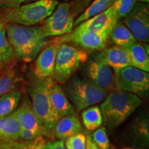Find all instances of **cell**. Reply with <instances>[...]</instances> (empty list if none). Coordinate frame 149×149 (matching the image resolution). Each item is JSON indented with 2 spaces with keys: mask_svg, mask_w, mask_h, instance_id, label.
<instances>
[{
  "mask_svg": "<svg viewBox=\"0 0 149 149\" xmlns=\"http://www.w3.org/2000/svg\"><path fill=\"white\" fill-rule=\"evenodd\" d=\"M6 30L14 55L20 61L31 62L48 44V37L44 35L42 26L9 23Z\"/></svg>",
  "mask_w": 149,
  "mask_h": 149,
  "instance_id": "obj_1",
  "label": "cell"
},
{
  "mask_svg": "<svg viewBox=\"0 0 149 149\" xmlns=\"http://www.w3.org/2000/svg\"><path fill=\"white\" fill-rule=\"evenodd\" d=\"M142 102L139 96L120 90L113 91L100 107L103 122L108 128L113 129L123 124Z\"/></svg>",
  "mask_w": 149,
  "mask_h": 149,
  "instance_id": "obj_2",
  "label": "cell"
},
{
  "mask_svg": "<svg viewBox=\"0 0 149 149\" xmlns=\"http://www.w3.org/2000/svg\"><path fill=\"white\" fill-rule=\"evenodd\" d=\"M51 78H38L34 76L28 86L33 109L45 130L47 137H52L53 135L54 128L59 120L52 107L48 95Z\"/></svg>",
  "mask_w": 149,
  "mask_h": 149,
  "instance_id": "obj_3",
  "label": "cell"
},
{
  "mask_svg": "<svg viewBox=\"0 0 149 149\" xmlns=\"http://www.w3.org/2000/svg\"><path fill=\"white\" fill-rule=\"evenodd\" d=\"M58 4V0H36L27 4L7 8L1 18L8 24L32 26L44 22Z\"/></svg>",
  "mask_w": 149,
  "mask_h": 149,
  "instance_id": "obj_4",
  "label": "cell"
},
{
  "mask_svg": "<svg viewBox=\"0 0 149 149\" xmlns=\"http://www.w3.org/2000/svg\"><path fill=\"white\" fill-rule=\"evenodd\" d=\"M68 100L77 111L103 102L109 91L77 77H71L64 89Z\"/></svg>",
  "mask_w": 149,
  "mask_h": 149,
  "instance_id": "obj_5",
  "label": "cell"
},
{
  "mask_svg": "<svg viewBox=\"0 0 149 149\" xmlns=\"http://www.w3.org/2000/svg\"><path fill=\"white\" fill-rule=\"evenodd\" d=\"M88 53L68 44H61L56 57L53 79L59 84H64L84 64L88 61Z\"/></svg>",
  "mask_w": 149,
  "mask_h": 149,
  "instance_id": "obj_6",
  "label": "cell"
},
{
  "mask_svg": "<svg viewBox=\"0 0 149 149\" xmlns=\"http://www.w3.org/2000/svg\"><path fill=\"white\" fill-rule=\"evenodd\" d=\"M117 90L132 93L136 95H148L149 74L131 66L114 70Z\"/></svg>",
  "mask_w": 149,
  "mask_h": 149,
  "instance_id": "obj_7",
  "label": "cell"
},
{
  "mask_svg": "<svg viewBox=\"0 0 149 149\" xmlns=\"http://www.w3.org/2000/svg\"><path fill=\"white\" fill-rule=\"evenodd\" d=\"M74 15L71 12V3H59L51 15L44 20L42 26L46 37L62 36L70 33L74 27Z\"/></svg>",
  "mask_w": 149,
  "mask_h": 149,
  "instance_id": "obj_8",
  "label": "cell"
},
{
  "mask_svg": "<svg viewBox=\"0 0 149 149\" xmlns=\"http://www.w3.org/2000/svg\"><path fill=\"white\" fill-rule=\"evenodd\" d=\"M108 39L97 33L76 27L70 33L56 38L55 42L59 44L71 42L86 51H101L107 47Z\"/></svg>",
  "mask_w": 149,
  "mask_h": 149,
  "instance_id": "obj_9",
  "label": "cell"
},
{
  "mask_svg": "<svg viewBox=\"0 0 149 149\" xmlns=\"http://www.w3.org/2000/svg\"><path fill=\"white\" fill-rule=\"evenodd\" d=\"M124 24L129 29L136 40L149 42V6L148 3L137 2L124 17Z\"/></svg>",
  "mask_w": 149,
  "mask_h": 149,
  "instance_id": "obj_10",
  "label": "cell"
},
{
  "mask_svg": "<svg viewBox=\"0 0 149 149\" xmlns=\"http://www.w3.org/2000/svg\"><path fill=\"white\" fill-rule=\"evenodd\" d=\"M84 72L88 81L93 84L108 91L117 90L114 70L97 56L88 61Z\"/></svg>",
  "mask_w": 149,
  "mask_h": 149,
  "instance_id": "obj_11",
  "label": "cell"
},
{
  "mask_svg": "<svg viewBox=\"0 0 149 149\" xmlns=\"http://www.w3.org/2000/svg\"><path fill=\"white\" fill-rule=\"evenodd\" d=\"M126 138L132 146L146 148L149 145V116L146 111L135 117L126 130Z\"/></svg>",
  "mask_w": 149,
  "mask_h": 149,
  "instance_id": "obj_12",
  "label": "cell"
},
{
  "mask_svg": "<svg viewBox=\"0 0 149 149\" xmlns=\"http://www.w3.org/2000/svg\"><path fill=\"white\" fill-rule=\"evenodd\" d=\"M119 22L116 10L113 6L85 20L77 26V28L97 33L109 38L112 30Z\"/></svg>",
  "mask_w": 149,
  "mask_h": 149,
  "instance_id": "obj_13",
  "label": "cell"
},
{
  "mask_svg": "<svg viewBox=\"0 0 149 149\" xmlns=\"http://www.w3.org/2000/svg\"><path fill=\"white\" fill-rule=\"evenodd\" d=\"M22 128L29 130L40 137H47L38 117L33 111L29 96L24 97L21 104L13 111Z\"/></svg>",
  "mask_w": 149,
  "mask_h": 149,
  "instance_id": "obj_14",
  "label": "cell"
},
{
  "mask_svg": "<svg viewBox=\"0 0 149 149\" xmlns=\"http://www.w3.org/2000/svg\"><path fill=\"white\" fill-rule=\"evenodd\" d=\"M61 44L55 42L46 46L37 55L35 61L34 74L38 78L53 77L56 57Z\"/></svg>",
  "mask_w": 149,
  "mask_h": 149,
  "instance_id": "obj_15",
  "label": "cell"
},
{
  "mask_svg": "<svg viewBox=\"0 0 149 149\" xmlns=\"http://www.w3.org/2000/svg\"><path fill=\"white\" fill-rule=\"evenodd\" d=\"M48 95L52 107L59 119L75 113V109L68 100L64 89L53 77L49 81Z\"/></svg>",
  "mask_w": 149,
  "mask_h": 149,
  "instance_id": "obj_16",
  "label": "cell"
},
{
  "mask_svg": "<svg viewBox=\"0 0 149 149\" xmlns=\"http://www.w3.org/2000/svg\"><path fill=\"white\" fill-rule=\"evenodd\" d=\"M104 64L116 70L130 66L129 57L125 48L114 46L104 48L96 55Z\"/></svg>",
  "mask_w": 149,
  "mask_h": 149,
  "instance_id": "obj_17",
  "label": "cell"
},
{
  "mask_svg": "<svg viewBox=\"0 0 149 149\" xmlns=\"http://www.w3.org/2000/svg\"><path fill=\"white\" fill-rule=\"evenodd\" d=\"M80 133L85 131L75 113L59 119L54 128V135L59 140L64 141L70 136Z\"/></svg>",
  "mask_w": 149,
  "mask_h": 149,
  "instance_id": "obj_18",
  "label": "cell"
},
{
  "mask_svg": "<svg viewBox=\"0 0 149 149\" xmlns=\"http://www.w3.org/2000/svg\"><path fill=\"white\" fill-rule=\"evenodd\" d=\"M129 57L130 66L144 71H149L148 45L135 42L124 48Z\"/></svg>",
  "mask_w": 149,
  "mask_h": 149,
  "instance_id": "obj_19",
  "label": "cell"
},
{
  "mask_svg": "<svg viewBox=\"0 0 149 149\" xmlns=\"http://www.w3.org/2000/svg\"><path fill=\"white\" fill-rule=\"evenodd\" d=\"M20 130L21 126L13 112L0 119V141L19 139Z\"/></svg>",
  "mask_w": 149,
  "mask_h": 149,
  "instance_id": "obj_20",
  "label": "cell"
},
{
  "mask_svg": "<svg viewBox=\"0 0 149 149\" xmlns=\"http://www.w3.org/2000/svg\"><path fill=\"white\" fill-rule=\"evenodd\" d=\"M21 100V91L15 88L0 96V119L7 117L18 107Z\"/></svg>",
  "mask_w": 149,
  "mask_h": 149,
  "instance_id": "obj_21",
  "label": "cell"
},
{
  "mask_svg": "<svg viewBox=\"0 0 149 149\" xmlns=\"http://www.w3.org/2000/svg\"><path fill=\"white\" fill-rule=\"evenodd\" d=\"M109 37L115 46L125 48L126 46L137 42L135 37L133 36L129 29L122 22H117L111 33Z\"/></svg>",
  "mask_w": 149,
  "mask_h": 149,
  "instance_id": "obj_22",
  "label": "cell"
},
{
  "mask_svg": "<svg viewBox=\"0 0 149 149\" xmlns=\"http://www.w3.org/2000/svg\"><path fill=\"white\" fill-rule=\"evenodd\" d=\"M116 1L117 0H94L88 8H86L82 13L78 16L77 19L74 22V26H77L78 24L91 18V17L107 10L114 5Z\"/></svg>",
  "mask_w": 149,
  "mask_h": 149,
  "instance_id": "obj_23",
  "label": "cell"
},
{
  "mask_svg": "<svg viewBox=\"0 0 149 149\" xmlns=\"http://www.w3.org/2000/svg\"><path fill=\"white\" fill-rule=\"evenodd\" d=\"M84 126L88 131L95 130L103 124V117L100 107L98 106L91 107L81 113Z\"/></svg>",
  "mask_w": 149,
  "mask_h": 149,
  "instance_id": "obj_24",
  "label": "cell"
},
{
  "mask_svg": "<svg viewBox=\"0 0 149 149\" xmlns=\"http://www.w3.org/2000/svg\"><path fill=\"white\" fill-rule=\"evenodd\" d=\"M44 143L43 137L33 141L22 139L6 140L0 141V149H40Z\"/></svg>",
  "mask_w": 149,
  "mask_h": 149,
  "instance_id": "obj_25",
  "label": "cell"
},
{
  "mask_svg": "<svg viewBox=\"0 0 149 149\" xmlns=\"http://www.w3.org/2000/svg\"><path fill=\"white\" fill-rule=\"evenodd\" d=\"M14 57V53L7 38L6 30L0 20V59L3 64L8 63Z\"/></svg>",
  "mask_w": 149,
  "mask_h": 149,
  "instance_id": "obj_26",
  "label": "cell"
},
{
  "mask_svg": "<svg viewBox=\"0 0 149 149\" xmlns=\"http://www.w3.org/2000/svg\"><path fill=\"white\" fill-rule=\"evenodd\" d=\"M19 81L16 72L13 70H7L0 75V96L15 88Z\"/></svg>",
  "mask_w": 149,
  "mask_h": 149,
  "instance_id": "obj_27",
  "label": "cell"
},
{
  "mask_svg": "<svg viewBox=\"0 0 149 149\" xmlns=\"http://www.w3.org/2000/svg\"><path fill=\"white\" fill-rule=\"evenodd\" d=\"M64 146L66 149L86 148V134L80 133L70 136L65 139Z\"/></svg>",
  "mask_w": 149,
  "mask_h": 149,
  "instance_id": "obj_28",
  "label": "cell"
},
{
  "mask_svg": "<svg viewBox=\"0 0 149 149\" xmlns=\"http://www.w3.org/2000/svg\"><path fill=\"white\" fill-rule=\"evenodd\" d=\"M93 141L100 149H110V141L105 127L99 128L91 135Z\"/></svg>",
  "mask_w": 149,
  "mask_h": 149,
  "instance_id": "obj_29",
  "label": "cell"
},
{
  "mask_svg": "<svg viewBox=\"0 0 149 149\" xmlns=\"http://www.w3.org/2000/svg\"><path fill=\"white\" fill-rule=\"evenodd\" d=\"M137 0H117L113 6L119 20L126 16L137 3Z\"/></svg>",
  "mask_w": 149,
  "mask_h": 149,
  "instance_id": "obj_30",
  "label": "cell"
},
{
  "mask_svg": "<svg viewBox=\"0 0 149 149\" xmlns=\"http://www.w3.org/2000/svg\"><path fill=\"white\" fill-rule=\"evenodd\" d=\"M38 138H40V137H38L35 133H33V132L21 128L19 135V139L25 141H33Z\"/></svg>",
  "mask_w": 149,
  "mask_h": 149,
  "instance_id": "obj_31",
  "label": "cell"
},
{
  "mask_svg": "<svg viewBox=\"0 0 149 149\" xmlns=\"http://www.w3.org/2000/svg\"><path fill=\"white\" fill-rule=\"evenodd\" d=\"M26 0H3L2 2L0 3V6L6 8H13L21 5Z\"/></svg>",
  "mask_w": 149,
  "mask_h": 149,
  "instance_id": "obj_32",
  "label": "cell"
},
{
  "mask_svg": "<svg viewBox=\"0 0 149 149\" xmlns=\"http://www.w3.org/2000/svg\"><path fill=\"white\" fill-rule=\"evenodd\" d=\"M51 149H66L64 146V141L57 140L46 142Z\"/></svg>",
  "mask_w": 149,
  "mask_h": 149,
  "instance_id": "obj_33",
  "label": "cell"
},
{
  "mask_svg": "<svg viewBox=\"0 0 149 149\" xmlns=\"http://www.w3.org/2000/svg\"><path fill=\"white\" fill-rule=\"evenodd\" d=\"M86 134V149H100L93 141L91 135L88 133Z\"/></svg>",
  "mask_w": 149,
  "mask_h": 149,
  "instance_id": "obj_34",
  "label": "cell"
},
{
  "mask_svg": "<svg viewBox=\"0 0 149 149\" xmlns=\"http://www.w3.org/2000/svg\"><path fill=\"white\" fill-rule=\"evenodd\" d=\"M40 149H51V148H50L48 146V145L46 144V142H44V144L42 145V146H41Z\"/></svg>",
  "mask_w": 149,
  "mask_h": 149,
  "instance_id": "obj_35",
  "label": "cell"
},
{
  "mask_svg": "<svg viewBox=\"0 0 149 149\" xmlns=\"http://www.w3.org/2000/svg\"><path fill=\"white\" fill-rule=\"evenodd\" d=\"M137 1H139V2H142V3H148L149 0H137Z\"/></svg>",
  "mask_w": 149,
  "mask_h": 149,
  "instance_id": "obj_36",
  "label": "cell"
},
{
  "mask_svg": "<svg viewBox=\"0 0 149 149\" xmlns=\"http://www.w3.org/2000/svg\"><path fill=\"white\" fill-rule=\"evenodd\" d=\"M3 64V63L2 62V61L1 60V59H0V70H1V68H2Z\"/></svg>",
  "mask_w": 149,
  "mask_h": 149,
  "instance_id": "obj_37",
  "label": "cell"
},
{
  "mask_svg": "<svg viewBox=\"0 0 149 149\" xmlns=\"http://www.w3.org/2000/svg\"><path fill=\"white\" fill-rule=\"evenodd\" d=\"M110 149H117V148H115V146H110Z\"/></svg>",
  "mask_w": 149,
  "mask_h": 149,
  "instance_id": "obj_38",
  "label": "cell"
},
{
  "mask_svg": "<svg viewBox=\"0 0 149 149\" xmlns=\"http://www.w3.org/2000/svg\"><path fill=\"white\" fill-rule=\"evenodd\" d=\"M122 149H135V148H122Z\"/></svg>",
  "mask_w": 149,
  "mask_h": 149,
  "instance_id": "obj_39",
  "label": "cell"
},
{
  "mask_svg": "<svg viewBox=\"0 0 149 149\" xmlns=\"http://www.w3.org/2000/svg\"><path fill=\"white\" fill-rule=\"evenodd\" d=\"M34 1H36V0H34ZM63 1H70V0H63Z\"/></svg>",
  "mask_w": 149,
  "mask_h": 149,
  "instance_id": "obj_40",
  "label": "cell"
}]
</instances>
